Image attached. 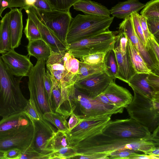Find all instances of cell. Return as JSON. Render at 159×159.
I'll return each mask as SVG.
<instances>
[{"label":"cell","instance_id":"obj_1","mask_svg":"<svg viewBox=\"0 0 159 159\" xmlns=\"http://www.w3.org/2000/svg\"><path fill=\"white\" fill-rule=\"evenodd\" d=\"M157 146H159V142L152 137L142 139L122 138L111 136L102 132L73 147L76 149L77 156L99 153L109 154L114 152L125 150L140 152L147 154L151 149Z\"/></svg>","mask_w":159,"mask_h":159},{"label":"cell","instance_id":"obj_2","mask_svg":"<svg viewBox=\"0 0 159 159\" xmlns=\"http://www.w3.org/2000/svg\"><path fill=\"white\" fill-rule=\"evenodd\" d=\"M22 78L13 75L0 56V116L2 118L23 111L27 104L20 87Z\"/></svg>","mask_w":159,"mask_h":159},{"label":"cell","instance_id":"obj_3","mask_svg":"<svg viewBox=\"0 0 159 159\" xmlns=\"http://www.w3.org/2000/svg\"><path fill=\"white\" fill-rule=\"evenodd\" d=\"M80 61L67 49L59 52L51 51L45 65L58 84L63 88L71 89L75 88L77 81Z\"/></svg>","mask_w":159,"mask_h":159},{"label":"cell","instance_id":"obj_4","mask_svg":"<svg viewBox=\"0 0 159 159\" xmlns=\"http://www.w3.org/2000/svg\"><path fill=\"white\" fill-rule=\"evenodd\" d=\"M113 16L104 17L78 14L72 18L67 33V45L109 30Z\"/></svg>","mask_w":159,"mask_h":159},{"label":"cell","instance_id":"obj_5","mask_svg":"<svg viewBox=\"0 0 159 159\" xmlns=\"http://www.w3.org/2000/svg\"><path fill=\"white\" fill-rule=\"evenodd\" d=\"M134 96L126 107L130 118L152 133L159 126V98L151 99L133 91Z\"/></svg>","mask_w":159,"mask_h":159},{"label":"cell","instance_id":"obj_6","mask_svg":"<svg viewBox=\"0 0 159 159\" xmlns=\"http://www.w3.org/2000/svg\"><path fill=\"white\" fill-rule=\"evenodd\" d=\"M115 32L109 30L68 45V49L73 56L80 59L82 57L99 52L106 53L113 50L116 41Z\"/></svg>","mask_w":159,"mask_h":159},{"label":"cell","instance_id":"obj_7","mask_svg":"<svg viewBox=\"0 0 159 159\" xmlns=\"http://www.w3.org/2000/svg\"><path fill=\"white\" fill-rule=\"evenodd\" d=\"M45 63V61L38 60L28 76L30 99L34 102L43 115L45 113L51 111L44 83Z\"/></svg>","mask_w":159,"mask_h":159},{"label":"cell","instance_id":"obj_8","mask_svg":"<svg viewBox=\"0 0 159 159\" xmlns=\"http://www.w3.org/2000/svg\"><path fill=\"white\" fill-rule=\"evenodd\" d=\"M71 100L74 107V112L84 119L106 114L121 113L124 109L105 105L95 98L88 97L76 89Z\"/></svg>","mask_w":159,"mask_h":159},{"label":"cell","instance_id":"obj_9","mask_svg":"<svg viewBox=\"0 0 159 159\" xmlns=\"http://www.w3.org/2000/svg\"><path fill=\"white\" fill-rule=\"evenodd\" d=\"M106 134L122 138L142 139L152 137L146 127L130 118L110 120L102 130Z\"/></svg>","mask_w":159,"mask_h":159},{"label":"cell","instance_id":"obj_10","mask_svg":"<svg viewBox=\"0 0 159 159\" xmlns=\"http://www.w3.org/2000/svg\"><path fill=\"white\" fill-rule=\"evenodd\" d=\"M112 114H106L84 119L71 131L66 133L70 144L76 145L80 142L102 132L111 120Z\"/></svg>","mask_w":159,"mask_h":159},{"label":"cell","instance_id":"obj_11","mask_svg":"<svg viewBox=\"0 0 159 159\" xmlns=\"http://www.w3.org/2000/svg\"><path fill=\"white\" fill-rule=\"evenodd\" d=\"M33 7L40 19L59 40L67 45L66 42L67 35L72 18L70 11H64L55 9L43 11Z\"/></svg>","mask_w":159,"mask_h":159},{"label":"cell","instance_id":"obj_12","mask_svg":"<svg viewBox=\"0 0 159 159\" xmlns=\"http://www.w3.org/2000/svg\"><path fill=\"white\" fill-rule=\"evenodd\" d=\"M119 30L125 34L133 46L141 54L149 69L154 73L159 75V61L156 59L149 46V50H148L137 36L134 30L131 15L120 23Z\"/></svg>","mask_w":159,"mask_h":159},{"label":"cell","instance_id":"obj_13","mask_svg":"<svg viewBox=\"0 0 159 159\" xmlns=\"http://www.w3.org/2000/svg\"><path fill=\"white\" fill-rule=\"evenodd\" d=\"M114 80L105 72L99 73L78 80L75 83L74 87L79 92L94 98L102 93Z\"/></svg>","mask_w":159,"mask_h":159},{"label":"cell","instance_id":"obj_14","mask_svg":"<svg viewBox=\"0 0 159 159\" xmlns=\"http://www.w3.org/2000/svg\"><path fill=\"white\" fill-rule=\"evenodd\" d=\"M1 57L7 69L16 77L28 76L33 66L30 57L16 52L14 49L2 54Z\"/></svg>","mask_w":159,"mask_h":159},{"label":"cell","instance_id":"obj_15","mask_svg":"<svg viewBox=\"0 0 159 159\" xmlns=\"http://www.w3.org/2000/svg\"><path fill=\"white\" fill-rule=\"evenodd\" d=\"M32 123L23 111L2 118L0 120V138L15 135L27 129Z\"/></svg>","mask_w":159,"mask_h":159},{"label":"cell","instance_id":"obj_16","mask_svg":"<svg viewBox=\"0 0 159 159\" xmlns=\"http://www.w3.org/2000/svg\"><path fill=\"white\" fill-rule=\"evenodd\" d=\"M37 26L42 39L50 48L52 51L59 52L68 49V45L62 42L40 19L35 13L33 6H27L24 8Z\"/></svg>","mask_w":159,"mask_h":159},{"label":"cell","instance_id":"obj_17","mask_svg":"<svg viewBox=\"0 0 159 159\" xmlns=\"http://www.w3.org/2000/svg\"><path fill=\"white\" fill-rule=\"evenodd\" d=\"M34 133V126L32 121V124L24 130L12 136L0 138V151L4 152L15 148L23 152L32 144Z\"/></svg>","mask_w":159,"mask_h":159},{"label":"cell","instance_id":"obj_18","mask_svg":"<svg viewBox=\"0 0 159 159\" xmlns=\"http://www.w3.org/2000/svg\"><path fill=\"white\" fill-rule=\"evenodd\" d=\"M113 50L115 54L118 66L116 78L127 83L136 74L131 62L128 51L123 55L121 52L119 37L116 35V41Z\"/></svg>","mask_w":159,"mask_h":159},{"label":"cell","instance_id":"obj_19","mask_svg":"<svg viewBox=\"0 0 159 159\" xmlns=\"http://www.w3.org/2000/svg\"><path fill=\"white\" fill-rule=\"evenodd\" d=\"M32 121L34 126V133L31 146L41 153L49 154L52 152L51 142L55 133L39 122Z\"/></svg>","mask_w":159,"mask_h":159},{"label":"cell","instance_id":"obj_20","mask_svg":"<svg viewBox=\"0 0 159 159\" xmlns=\"http://www.w3.org/2000/svg\"><path fill=\"white\" fill-rule=\"evenodd\" d=\"M115 106L125 108L131 102L133 96L126 89L112 81L102 93Z\"/></svg>","mask_w":159,"mask_h":159},{"label":"cell","instance_id":"obj_21","mask_svg":"<svg viewBox=\"0 0 159 159\" xmlns=\"http://www.w3.org/2000/svg\"><path fill=\"white\" fill-rule=\"evenodd\" d=\"M22 8H13L8 12L9 25L12 49L20 44L23 34V24Z\"/></svg>","mask_w":159,"mask_h":159},{"label":"cell","instance_id":"obj_22","mask_svg":"<svg viewBox=\"0 0 159 159\" xmlns=\"http://www.w3.org/2000/svg\"><path fill=\"white\" fill-rule=\"evenodd\" d=\"M147 74L136 73L127 83L134 91L143 97L152 99L159 98V93L155 92L148 83Z\"/></svg>","mask_w":159,"mask_h":159},{"label":"cell","instance_id":"obj_23","mask_svg":"<svg viewBox=\"0 0 159 159\" xmlns=\"http://www.w3.org/2000/svg\"><path fill=\"white\" fill-rule=\"evenodd\" d=\"M145 5L139 0H128L119 2L109 10L112 16L124 19L133 13H138Z\"/></svg>","mask_w":159,"mask_h":159},{"label":"cell","instance_id":"obj_24","mask_svg":"<svg viewBox=\"0 0 159 159\" xmlns=\"http://www.w3.org/2000/svg\"><path fill=\"white\" fill-rule=\"evenodd\" d=\"M74 9L85 14L110 17L109 10L101 3L90 0H81L73 5Z\"/></svg>","mask_w":159,"mask_h":159},{"label":"cell","instance_id":"obj_25","mask_svg":"<svg viewBox=\"0 0 159 159\" xmlns=\"http://www.w3.org/2000/svg\"><path fill=\"white\" fill-rule=\"evenodd\" d=\"M27 48L29 57H34L37 60L47 61L51 52L50 48L42 39L29 41Z\"/></svg>","mask_w":159,"mask_h":159},{"label":"cell","instance_id":"obj_26","mask_svg":"<svg viewBox=\"0 0 159 159\" xmlns=\"http://www.w3.org/2000/svg\"><path fill=\"white\" fill-rule=\"evenodd\" d=\"M127 47L131 62L136 73L155 74L149 69L141 54L128 38Z\"/></svg>","mask_w":159,"mask_h":159},{"label":"cell","instance_id":"obj_27","mask_svg":"<svg viewBox=\"0 0 159 159\" xmlns=\"http://www.w3.org/2000/svg\"><path fill=\"white\" fill-rule=\"evenodd\" d=\"M8 12L2 17L0 23V54L12 49L9 25Z\"/></svg>","mask_w":159,"mask_h":159},{"label":"cell","instance_id":"obj_28","mask_svg":"<svg viewBox=\"0 0 159 159\" xmlns=\"http://www.w3.org/2000/svg\"><path fill=\"white\" fill-rule=\"evenodd\" d=\"M105 71L103 61L98 64L91 65L80 61L77 81L93 74Z\"/></svg>","mask_w":159,"mask_h":159},{"label":"cell","instance_id":"obj_29","mask_svg":"<svg viewBox=\"0 0 159 159\" xmlns=\"http://www.w3.org/2000/svg\"><path fill=\"white\" fill-rule=\"evenodd\" d=\"M43 117L47 121L53 125L57 130L68 132L69 130L66 119L63 116L53 111L44 113Z\"/></svg>","mask_w":159,"mask_h":159},{"label":"cell","instance_id":"obj_30","mask_svg":"<svg viewBox=\"0 0 159 159\" xmlns=\"http://www.w3.org/2000/svg\"><path fill=\"white\" fill-rule=\"evenodd\" d=\"M103 62L106 74L114 80L116 79L118 72V66L113 50L107 52L105 56Z\"/></svg>","mask_w":159,"mask_h":159},{"label":"cell","instance_id":"obj_31","mask_svg":"<svg viewBox=\"0 0 159 159\" xmlns=\"http://www.w3.org/2000/svg\"><path fill=\"white\" fill-rule=\"evenodd\" d=\"M70 146V145L66 133L57 130L51 141V147L52 152Z\"/></svg>","mask_w":159,"mask_h":159},{"label":"cell","instance_id":"obj_32","mask_svg":"<svg viewBox=\"0 0 159 159\" xmlns=\"http://www.w3.org/2000/svg\"><path fill=\"white\" fill-rule=\"evenodd\" d=\"M140 13L147 18H159V0H151L148 2Z\"/></svg>","mask_w":159,"mask_h":159},{"label":"cell","instance_id":"obj_33","mask_svg":"<svg viewBox=\"0 0 159 159\" xmlns=\"http://www.w3.org/2000/svg\"><path fill=\"white\" fill-rule=\"evenodd\" d=\"M26 21L24 32L29 41L42 39L40 33L37 26L29 16H28Z\"/></svg>","mask_w":159,"mask_h":159},{"label":"cell","instance_id":"obj_34","mask_svg":"<svg viewBox=\"0 0 159 159\" xmlns=\"http://www.w3.org/2000/svg\"><path fill=\"white\" fill-rule=\"evenodd\" d=\"M77 154V150L75 148L70 146L52 152L50 154L49 159H73Z\"/></svg>","mask_w":159,"mask_h":159},{"label":"cell","instance_id":"obj_35","mask_svg":"<svg viewBox=\"0 0 159 159\" xmlns=\"http://www.w3.org/2000/svg\"><path fill=\"white\" fill-rule=\"evenodd\" d=\"M81 0H47L53 9L69 11L71 7Z\"/></svg>","mask_w":159,"mask_h":159},{"label":"cell","instance_id":"obj_36","mask_svg":"<svg viewBox=\"0 0 159 159\" xmlns=\"http://www.w3.org/2000/svg\"><path fill=\"white\" fill-rule=\"evenodd\" d=\"M139 14L135 12L131 14L133 23L135 33L144 47L147 48V41L146 39L139 18Z\"/></svg>","mask_w":159,"mask_h":159},{"label":"cell","instance_id":"obj_37","mask_svg":"<svg viewBox=\"0 0 159 159\" xmlns=\"http://www.w3.org/2000/svg\"><path fill=\"white\" fill-rule=\"evenodd\" d=\"M50 154L41 153L35 150L31 145L21 152L20 159H49Z\"/></svg>","mask_w":159,"mask_h":159},{"label":"cell","instance_id":"obj_38","mask_svg":"<svg viewBox=\"0 0 159 159\" xmlns=\"http://www.w3.org/2000/svg\"><path fill=\"white\" fill-rule=\"evenodd\" d=\"M44 83L48 101L51 111H54L52 96V82L50 73L47 70L44 75Z\"/></svg>","mask_w":159,"mask_h":159},{"label":"cell","instance_id":"obj_39","mask_svg":"<svg viewBox=\"0 0 159 159\" xmlns=\"http://www.w3.org/2000/svg\"><path fill=\"white\" fill-rule=\"evenodd\" d=\"M106 53L103 52L93 53L83 56L80 59V61L88 64H98L103 61Z\"/></svg>","mask_w":159,"mask_h":159},{"label":"cell","instance_id":"obj_40","mask_svg":"<svg viewBox=\"0 0 159 159\" xmlns=\"http://www.w3.org/2000/svg\"><path fill=\"white\" fill-rule=\"evenodd\" d=\"M132 150H125L114 152L109 154L108 159H129L133 158L139 154Z\"/></svg>","mask_w":159,"mask_h":159},{"label":"cell","instance_id":"obj_41","mask_svg":"<svg viewBox=\"0 0 159 159\" xmlns=\"http://www.w3.org/2000/svg\"><path fill=\"white\" fill-rule=\"evenodd\" d=\"M146 21L148 28L150 33L154 36L158 43L159 39V18H147Z\"/></svg>","mask_w":159,"mask_h":159},{"label":"cell","instance_id":"obj_42","mask_svg":"<svg viewBox=\"0 0 159 159\" xmlns=\"http://www.w3.org/2000/svg\"><path fill=\"white\" fill-rule=\"evenodd\" d=\"M146 79L149 86L156 92L159 93V75L147 74Z\"/></svg>","mask_w":159,"mask_h":159},{"label":"cell","instance_id":"obj_43","mask_svg":"<svg viewBox=\"0 0 159 159\" xmlns=\"http://www.w3.org/2000/svg\"><path fill=\"white\" fill-rule=\"evenodd\" d=\"M147 43L155 56L157 60L159 61V46L158 43L152 34L147 40Z\"/></svg>","mask_w":159,"mask_h":159},{"label":"cell","instance_id":"obj_44","mask_svg":"<svg viewBox=\"0 0 159 159\" xmlns=\"http://www.w3.org/2000/svg\"><path fill=\"white\" fill-rule=\"evenodd\" d=\"M68 122L69 130L68 132L71 131L84 120V119L82 118L80 116L76 114L73 111L71 113Z\"/></svg>","mask_w":159,"mask_h":159},{"label":"cell","instance_id":"obj_45","mask_svg":"<svg viewBox=\"0 0 159 159\" xmlns=\"http://www.w3.org/2000/svg\"><path fill=\"white\" fill-rule=\"evenodd\" d=\"M21 151L17 148H12L4 152V159H20Z\"/></svg>","mask_w":159,"mask_h":159},{"label":"cell","instance_id":"obj_46","mask_svg":"<svg viewBox=\"0 0 159 159\" xmlns=\"http://www.w3.org/2000/svg\"><path fill=\"white\" fill-rule=\"evenodd\" d=\"M109 156V154L99 153L81 155L75 156L73 159H108Z\"/></svg>","mask_w":159,"mask_h":159},{"label":"cell","instance_id":"obj_47","mask_svg":"<svg viewBox=\"0 0 159 159\" xmlns=\"http://www.w3.org/2000/svg\"><path fill=\"white\" fill-rule=\"evenodd\" d=\"M32 6L39 10L50 11L53 9L47 0H35Z\"/></svg>","mask_w":159,"mask_h":159},{"label":"cell","instance_id":"obj_48","mask_svg":"<svg viewBox=\"0 0 159 159\" xmlns=\"http://www.w3.org/2000/svg\"><path fill=\"white\" fill-rule=\"evenodd\" d=\"M117 35L119 39L121 52L123 55H124L127 50V37L124 33L119 30Z\"/></svg>","mask_w":159,"mask_h":159},{"label":"cell","instance_id":"obj_49","mask_svg":"<svg viewBox=\"0 0 159 159\" xmlns=\"http://www.w3.org/2000/svg\"><path fill=\"white\" fill-rule=\"evenodd\" d=\"M7 4V8L10 9L15 8H24L26 6L25 0H4Z\"/></svg>","mask_w":159,"mask_h":159},{"label":"cell","instance_id":"obj_50","mask_svg":"<svg viewBox=\"0 0 159 159\" xmlns=\"http://www.w3.org/2000/svg\"><path fill=\"white\" fill-rule=\"evenodd\" d=\"M139 18L144 36L147 41L152 34L150 33L148 28L146 21L147 19L142 15H139Z\"/></svg>","mask_w":159,"mask_h":159},{"label":"cell","instance_id":"obj_51","mask_svg":"<svg viewBox=\"0 0 159 159\" xmlns=\"http://www.w3.org/2000/svg\"><path fill=\"white\" fill-rule=\"evenodd\" d=\"M94 98L105 105L112 107H117L113 104L103 93Z\"/></svg>","mask_w":159,"mask_h":159},{"label":"cell","instance_id":"obj_52","mask_svg":"<svg viewBox=\"0 0 159 159\" xmlns=\"http://www.w3.org/2000/svg\"><path fill=\"white\" fill-rule=\"evenodd\" d=\"M159 156L151 155L140 154L134 157L133 159H159Z\"/></svg>","mask_w":159,"mask_h":159},{"label":"cell","instance_id":"obj_53","mask_svg":"<svg viewBox=\"0 0 159 159\" xmlns=\"http://www.w3.org/2000/svg\"><path fill=\"white\" fill-rule=\"evenodd\" d=\"M147 154L159 156V146L152 148L147 152Z\"/></svg>","mask_w":159,"mask_h":159},{"label":"cell","instance_id":"obj_54","mask_svg":"<svg viewBox=\"0 0 159 159\" xmlns=\"http://www.w3.org/2000/svg\"><path fill=\"white\" fill-rule=\"evenodd\" d=\"M152 134V138L155 140L159 141V126L158 127Z\"/></svg>","mask_w":159,"mask_h":159},{"label":"cell","instance_id":"obj_55","mask_svg":"<svg viewBox=\"0 0 159 159\" xmlns=\"http://www.w3.org/2000/svg\"><path fill=\"white\" fill-rule=\"evenodd\" d=\"M35 2V0H25L26 6H33Z\"/></svg>","mask_w":159,"mask_h":159},{"label":"cell","instance_id":"obj_56","mask_svg":"<svg viewBox=\"0 0 159 159\" xmlns=\"http://www.w3.org/2000/svg\"><path fill=\"white\" fill-rule=\"evenodd\" d=\"M4 0H0V17H2V15L4 10L3 8L2 4Z\"/></svg>","mask_w":159,"mask_h":159},{"label":"cell","instance_id":"obj_57","mask_svg":"<svg viewBox=\"0 0 159 159\" xmlns=\"http://www.w3.org/2000/svg\"><path fill=\"white\" fill-rule=\"evenodd\" d=\"M4 152L0 151V159H4Z\"/></svg>","mask_w":159,"mask_h":159},{"label":"cell","instance_id":"obj_58","mask_svg":"<svg viewBox=\"0 0 159 159\" xmlns=\"http://www.w3.org/2000/svg\"></svg>","mask_w":159,"mask_h":159}]
</instances>
